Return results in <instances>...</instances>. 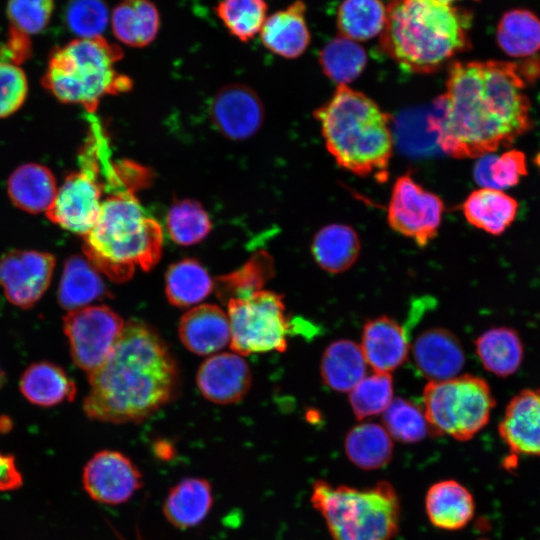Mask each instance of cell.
<instances>
[{"label": "cell", "instance_id": "cell-29", "mask_svg": "<svg viewBox=\"0 0 540 540\" xmlns=\"http://www.w3.org/2000/svg\"><path fill=\"white\" fill-rule=\"evenodd\" d=\"M114 36L131 47H145L157 36L160 16L150 0H123L113 10Z\"/></svg>", "mask_w": 540, "mask_h": 540}, {"label": "cell", "instance_id": "cell-40", "mask_svg": "<svg viewBox=\"0 0 540 540\" xmlns=\"http://www.w3.org/2000/svg\"><path fill=\"white\" fill-rule=\"evenodd\" d=\"M267 9L265 0H220L216 14L232 36L248 42L260 33Z\"/></svg>", "mask_w": 540, "mask_h": 540}, {"label": "cell", "instance_id": "cell-25", "mask_svg": "<svg viewBox=\"0 0 540 540\" xmlns=\"http://www.w3.org/2000/svg\"><path fill=\"white\" fill-rule=\"evenodd\" d=\"M107 296L109 291L100 272L87 258L73 255L66 260L57 293L61 307L71 311Z\"/></svg>", "mask_w": 540, "mask_h": 540}, {"label": "cell", "instance_id": "cell-11", "mask_svg": "<svg viewBox=\"0 0 540 540\" xmlns=\"http://www.w3.org/2000/svg\"><path fill=\"white\" fill-rule=\"evenodd\" d=\"M122 318L106 305H92L68 311L63 318L71 357L88 374L110 354L124 328Z\"/></svg>", "mask_w": 540, "mask_h": 540}, {"label": "cell", "instance_id": "cell-39", "mask_svg": "<svg viewBox=\"0 0 540 540\" xmlns=\"http://www.w3.org/2000/svg\"><path fill=\"white\" fill-rule=\"evenodd\" d=\"M166 224L171 239L183 246L199 243L211 230L207 212L193 199L174 202L169 208Z\"/></svg>", "mask_w": 540, "mask_h": 540}, {"label": "cell", "instance_id": "cell-31", "mask_svg": "<svg viewBox=\"0 0 540 540\" xmlns=\"http://www.w3.org/2000/svg\"><path fill=\"white\" fill-rule=\"evenodd\" d=\"M475 347L484 368L499 377L514 374L524 357L520 335L509 327H495L483 332L476 339Z\"/></svg>", "mask_w": 540, "mask_h": 540}, {"label": "cell", "instance_id": "cell-4", "mask_svg": "<svg viewBox=\"0 0 540 540\" xmlns=\"http://www.w3.org/2000/svg\"><path fill=\"white\" fill-rule=\"evenodd\" d=\"M314 117L328 152L340 167L358 176L387 180L393 150L390 118L372 99L338 85Z\"/></svg>", "mask_w": 540, "mask_h": 540}, {"label": "cell", "instance_id": "cell-46", "mask_svg": "<svg viewBox=\"0 0 540 540\" xmlns=\"http://www.w3.org/2000/svg\"><path fill=\"white\" fill-rule=\"evenodd\" d=\"M23 484L22 474L15 458L0 451V491H15Z\"/></svg>", "mask_w": 540, "mask_h": 540}, {"label": "cell", "instance_id": "cell-22", "mask_svg": "<svg viewBox=\"0 0 540 540\" xmlns=\"http://www.w3.org/2000/svg\"><path fill=\"white\" fill-rule=\"evenodd\" d=\"M213 501V489L207 479L188 477L170 488L162 511L171 525L185 530L199 525L207 517Z\"/></svg>", "mask_w": 540, "mask_h": 540}, {"label": "cell", "instance_id": "cell-14", "mask_svg": "<svg viewBox=\"0 0 540 540\" xmlns=\"http://www.w3.org/2000/svg\"><path fill=\"white\" fill-rule=\"evenodd\" d=\"M55 257L47 252L13 250L0 258V285L5 297L22 309L37 303L50 285Z\"/></svg>", "mask_w": 540, "mask_h": 540}, {"label": "cell", "instance_id": "cell-48", "mask_svg": "<svg viewBox=\"0 0 540 540\" xmlns=\"http://www.w3.org/2000/svg\"><path fill=\"white\" fill-rule=\"evenodd\" d=\"M4 381H5V375H4V372L2 371V369L0 367V387L2 386Z\"/></svg>", "mask_w": 540, "mask_h": 540}, {"label": "cell", "instance_id": "cell-15", "mask_svg": "<svg viewBox=\"0 0 540 540\" xmlns=\"http://www.w3.org/2000/svg\"><path fill=\"white\" fill-rule=\"evenodd\" d=\"M210 117L216 129L231 140H245L254 135L264 120L259 96L243 84L222 87L210 105Z\"/></svg>", "mask_w": 540, "mask_h": 540}, {"label": "cell", "instance_id": "cell-23", "mask_svg": "<svg viewBox=\"0 0 540 540\" xmlns=\"http://www.w3.org/2000/svg\"><path fill=\"white\" fill-rule=\"evenodd\" d=\"M425 509L430 522L443 530H459L473 518L474 499L470 491L455 480L434 483L425 496Z\"/></svg>", "mask_w": 540, "mask_h": 540}, {"label": "cell", "instance_id": "cell-10", "mask_svg": "<svg viewBox=\"0 0 540 540\" xmlns=\"http://www.w3.org/2000/svg\"><path fill=\"white\" fill-rule=\"evenodd\" d=\"M80 162V169L70 173L58 188L46 215L61 228L85 236L100 214L104 184L95 155L82 151Z\"/></svg>", "mask_w": 540, "mask_h": 540}, {"label": "cell", "instance_id": "cell-5", "mask_svg": "<svg viewBox=\"0 0 540 540\" xmlns=\"http://www.w3.org/2000/svg\"><path fill=\"white\" fill-rule=\"evenodd\" d=\"M83 238L88 261L117 283L130 279L136 267L149 271L161 257V226L146 216L130 190L113 192L102 201L95 225Z\"/></svg>", "mask_w": 540, "mask_h": 540}, {"label": "cell", "instance_id": "cell-19", "mask_svg": "<svg viewBox=\"0 0 540 540\" xmlns=\"http://www.w3.org/2000/svg\"><path fill=\"white\" fill-rule=\"evenodd\" d=\"M360 347L367 365L374 372L389 374L405 362L409 350L403 328L387 316H380L365 323Z\"/></svg>", "mask_w": 540, "mask_h": 540}, {"label": "cell", "instance_id": "cell-36", "mask_svg": "<svg viewBox=\"0 0 540 540\" xmlns=\"http://www.w3.org/2000/svg\"><path fill=\"white\" fill-rule=\"evenodd\" d=\"M274 275V261L266 251L254 253L240 268L217 277L216 291L220 299L245 298L262 287Z\"/></svg>", "mask_w": 540, "mask_h": 540}, {"label": "cell", "instance_id": "cell-33", "mask_svg": "<svg viewBox=\"0 0 540 540\" xmlns=\"http://www.w3.org/2000/svg\"><path fill=\"white\" fill-rule=\"evenodd\" d=\"M344 449L355 466L364 470H376L391 460L393 443L384 426L364 422L346 434Z\"/></svg>", "mask_w": 540, "mask_h": 540}, {"label": "cell", "instance_id": "cell-28", "mask_svg": "<svg viewBox=\"0 0 540 540\" xmlns=\"http://www.w3.org/2000/svg\"><path fill=\"white\" fill-rule=\"evenodd\" d=\"M356 231L345 224H329L314 236L311 251L315 262L325 271L341 273L349 269L360 254Z\"/></svg>", "mask_w": 540, "mask_h": 540}, {"label": "cell", "instance_id": "cell-34", "mask_svg": "<svg viewBox=\"0 0 540 540\" xmlns=\"http://www.w3.org/2000/svg\"><path fill=\"white\" fill-rule=\"evenodd\" d=\"M214 283L204 266L192 258L173 263L165 276V293L176 307H189L204 300Z\"/></svg>", "mask_w": 540, "mask_h": 540}, {"label": "cell", "instance_id": "cell-26", "mask_svg": "<svg viewBox=\"0 0 540 540\" xmlns=\"http://www.w3.org/2000/svg\"><path fill=\"white\" fill-rule=\"evenodd\" d=\"M7 190L16 207L29 213H40L49 209L58 188L47 167L29 163L18 167L10 175Z\"/></svg>", "mask_w": 540, "mask_h": 540}, {"label": "cell", "instance_id": "cell-7", "mask_svg": "<svg viewBox=\"0 0 540 540\" xmlns=\"http://www.w3.org/2000/svg\"><path fill=\"white\" fill-rule=\"evenodd\" d=\"M310 500L334 540H393L398 532L400 503L387 481L358 489L318 480Z\"/></svg>", "mask_w": 540, "mask_h": 540}, {"label": "cell", "instance_id": "cell-32", "mask_svg": "<svg viewBox=\"0 0 540 540\" xmlns=\"http://www.w3.org/2000/svg\"><path fill=\"white\" fill-rule=\"evenodd\" d=\"M496 42L512 58L536 55L540 50V18L526 8L506 11L497 23Z\"/></svg>", "mask_w": 540, "mask_h": 540}, {"label": "cell", "instance_id": "cell-45", "mask_svg": "<svg viewBox=\"0 0 540 540\" xmlns=\"http://www.w3.org/2000/svg\"><path fill=\"white\" fill-rule=\"evenodd\" d=\"M27 92L24 71L17 64L0 61V118L15 113L24 103Z\"/></svg>", "mask_w": 540, "mask_h": 540}, {"label": "cell", "instance_id": "cell-44", "mask_svg": "<svg viewBox=\"0 0 540 540\" xmlns=\"http://www.w3.org/2000/svg\"><path fill=\"white\" fill-rule=\"evenodd\" d=\"M65 20L79 38L101 36L108 23V9L103 0H70Z\"/></svg>", "mask_w": 540, "mask_h": 540}, {"label": "cell", "instance_id": "cell-35", "mask_svg": "<svg viewBox=\"0 0 540 540\" xmlns=\"http://www.w3.org/2000/svg\"><path fill=\"white\" fill-rule=\"evenodd\" d=\"M385 20L386 6L381 0H343L336 25L340 36L358 42L380 35Z\"/></svg>", "mask_w": 540, "mask_h": 540}, {"label": "cell", "instance_id": "cell-49", "mask_svg": "<svg viewBox=\"0 0 540 540\" xmlns=\"http://www.w3.org/2000/svg\"><path fill=\"white\" fill-rule=\"evenodd\" d=\"M436 1H439V2H442V3H445V4L453 5V3L458 2L460 0H436Z\"/></svg>", "mask_w": 540, "mask_h": 540}, {"label": "cell", "instance_id": "cell-50", "mask_svg": "<svg viewBox=\"0 0 540 540\" xmlns=\"http://www.w3.org/2000/svg\"><path fill=\"white\" fill-rule=\"evenodd\" d=\"M137 540H143V539H141L140 537H138Z\"/></svg>", "mask_w": 540, "mask_h": 540}, {"label": "cell", "instance_id": "cell-47", "mask_svg": "<svg viewBox=\"0 0 540 540\" xmlns=\"http://www.w3.org/2000/svg\"><path fill=\"white\" fill-rule=\"evenodd\" d=\"M154 451L158 458L165 460L170 459L174 454V450L172 449L171 445L164 442H159L156 444Z\"/></svg>", "mask_w": 540, "mask_h": 540}, {"label": "cell", "instance_id": "cell-18", "mask_svg": "<svg viewBox=\"0 0 540 540\" xmlns=\"http://www.w3.org/2000/svg\"><path fill=\"white\" fill-rule=\"evenodd\" d=\"M417 369L430 381H444L458 376L465 364V354L456 336L443 328L421 333L412 347Z\"/></svg>", "mask_w": 540, "mask_h": 540}, {"label": "cell", "instance_id": "cell-1", "mask_svg": "<svg viewBox=\"0 0 540 540\" xmlns=\"http://www.w3.org/2000/svg\"><path fill=\"white\" fill-rule=\"evenodd\" d=\"M528 84L520 62H452L437 114L429 120L440 148L467 159L512 145L533 126Z\"/></svg>", "mask_w": 540, "mask_h": 540}, {"label": "cell", "instance_id": "cell-13", "mask_svg": "<svg viewBox=\"0 0 540 540\" xmlns=\"http://www.w3.org/2000/svg\"><path fill=\"white\" fill-rule=\"evenodd\" d=\"M82 485L94 501L119 505L127 502L142 487V473L134 462L119 451L102 450L85 464Z\"/></svg>", "mask_w": 540, "mask_h": 540}, {"label": "cell", "instance_id": "cell-6", "mask_svg": "<svg viewBox=\"0 0 540 540\" xmlns=\"http://www.w3.org/2000/svg\"><path fill=\"white\" fill-rule=\"evenodd\" d=\"M122 49L102 36L77 38L50 55L43 86L64 103L93 113L102 97L127 92L131 79L115 70Z\"/></svg>", "mask_w": 540, "mask_h": 540}, {"label": "cell", "instance_id": "cell-16", "mask_svg": "<svg viewBox=\"0 0 540 540\" xmlns=\"http://www.w3.org/2000/svg\"><path fill=\"white\" fill-rule=\"evenodd\" d=\"M498 432L510 452L540 457V389H524L509 401Z\"/></svg>", "mask_w": 540, "mask_h": 540}, {"label": "cell", "instance_id": "cell-42", "mask_svg": "<svg viewBox=\"0 0 540 540\" xmlns=\"http://www.w3.org/2000/svg\"><path fill=\"white\" fill-rule=\"evenodd\" d=\"M383 424L389 435L402 443L423 440L430 431L424 411L404 398H395L383 412Z\"/></svg>", "mask_w": 540, "mask_h": 540}, {"label": "cell", "instance_id": "cell-41", "mask_svg": "<svg viewBox=\"0 0 540 540\" xmlns=\"http://www.w3.org/2000/svg\"><path fill=\"white\" fill-rule=\"evenodd\" d=\"M393 400V380L389 373L365 375L350 391L349 402L357 419L383 413Z\"/></svg>", "mask_w": 540, "mask_h": 540}, {"label": "cell", "instance_id": "cell-3", "mask_svg": "<svg viewBox=\"0 0 540 540\" xmlns=\"http://www.w3.org/2000/svg\"><path fill=\"white\" fill-rule=\"evenodd\" d=\"M472 13L436 0H391L382 51L406 71L434 73L471 47Z\"/></svg>", "mask_w": 540, "mask_h": 540}, {"label": "cell", "instance_id": "cell-30", "mask_svg": "<svg viewBox=\"0 0 540 540\" xmlns=\"http://www.w3.org/2000/svg\"><path fill=\"white\" fill-rule=\"evenodd\" d=\"M367 362L360 345L341 339L323 352L320 374L324 383L338 392H349L365 375Z\"/></svg>", "mask_w": 540, "mask_h": 540}, {"label": "cell", "instance_id": "cell-9", "mask_svg": "<svg viewBox=\"0 0 540 540\" xmlns=\"http://www.w3.org/2000/svg\"><path fill=\"white\" fill-rule=\"evenodd\" d=\"M231 348L238 354L283 352L289 321L281 295L267 290L227 302Z\"/></svg>", "mask_w": 540, "mask_h": 540}, {"label": "cell", "instance_id": "cell-12", "mask_svg": "<svg viewBox=\"0 0 540 540\" xmlns=\"http://www.w3.org/2000/svg\"><path fill=\"white\" fill-rule=\"evenodd\" d=\"M443 213L442 199L410 174L396 179L387 209V220L394 231L424 247L436 237Z\"/></svg>", "mask_w": 540, "mask_h": 540}, {"label": "cell", "instance_id": "cell-17", "mask_svg": "<svg viewBox=\"0 0 540 540\" xmlns=\"http://www.w3.org/2000/svg\"><path fill=\"white\" fill-rule=\"evenodd\" d=\"M196 382L201 394L209 401L231 404L247 394L252 377L243 358L233 353H220L202 363Z\"/></svg>", "mask_w": 540, "mask_h": 540}, {"label": "cell", "instance_id": "cell-8", "mask_svg": "<svg viewBox=\"0 0 540 540\" xmlns=\"http://www.w3.org/2000/svg\"><path fill=\"white\" fill-rule=\"evenodd\" d=\"M423 404L431 432L466 441L489 422L495 400L483 378L460 375L430 381L423 390Z\"/></svg>", "mask_w": 540, "mask_h": 540}, {"label": "cell", "instance_id": "cell-21", "mask_svg": "<svg viewBox=\"0 0 540 540\" xmlns=\"http://www.w3.org/2000/svg\"><path fill=\"white\" fill-rule=\"evenodd\" d=\"M305 14V3L296 0L267 17L260 30L263 45L284 58L299 57L310 43Z\"/></svg>", "mask_w": 540, "mask_h": 540}, {"label": "cell", "instance_id": "cell-2", "mask_svg": "<svg viewBox=\"0 0 540 540\" xmlns=\"http://www.w3.org/2000/svg\"><path fill=\"white\" fill-rule=\"evenodd\" d=\"M86 415L110 423L142 421L171 400L178 370L169 349L146 324L129 321L105 361L88 374Z\"/></svg>", "mask_w": 540, "mask_h": 540}, {"label": "cell", "instance_id": "cell-24", "mask_svg": "<svg viewBox=\"0 0 540 540\" xmlns=\"http://www.w3.org/2000/svg\"><path fill=\"white\" fill-rule=\"evenodd\" d=\"M518 206L516 199L502 190L479 188L466 197L462 211L470 225L499 236L514 222Z\"/></svg>", "mask_w": 540, "mask_h": 540}, {"label": "cell", "instance_id": "cell-37", "mask_svg": "<svg viewBox=\"0 0 540 540\" xmlns=\"http://www.w3.org/2000/svg\"><path fill=\"white\" fill-rule=\"evenodd\" d=\"M319 63L329 79L338 85H347L365 69L367 54L356 41L339 35L321 49Z\"/></svg>", "mask_w": 540, "mask_h": 540}, {"label": "cell", "instance_id": "cell-43", "mask_svg": "<svg viewBox=\"0 0 540 540\" xmlns=\"http://www.w3.org/2000/svg\"><path fill=\"white\" fill-rule=\"evenodd\" d=\"M54 10V0H9L10 30L29 37L42 32Z\"/></svg>", "mask_w": 540, "mask_h": 540}, {"label": "cell", "instance_id": "cell-20", "mask_svg": "<svg viewBox=\"0 0 540 540\" xmlns=\"http://www.w3.org/2000/svg\"><path fill=\"white\" fill-rule=\"evenodd\" d=\"M184 346L197 355H209L224 348L231 339L228 315L214 304H203L187 311L179 323Z\"/></svg>", "mask_w": 540, "mask_h": 540}, {"label": "cell", "instance_id": "cell-27", "mask_svg": "<svg viewBox=\"0 0 540 540\" xmlns=\"http://www.w3.org/2000/svg\"><path fill=\"white\" fill-rule=\"evenodd\" d=\"M20 390L32 404L44 407L72 401L76 385L67 373L50 362L31 364L20 378Z\"/></svg>", "mask_w": 540, "mask_h": 540}, {"label": "cell", "instance_id": "cell-38", "mask_svg": "<svg viewBox=\"0 0 540 540\" xmlns=\"http://www.w3.org/2000/svg\"><path fill=\"white\" fill-rule=\"evenodd\" d=\"M473 176L481 188L497 190L517 185L527 175L525 154L517 149H510L500 155L493 153L481 156L475 164Z\"/></svg>", "mask_w": 540, "mask_h": 540}]
</instances>
